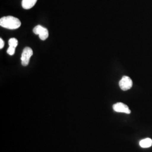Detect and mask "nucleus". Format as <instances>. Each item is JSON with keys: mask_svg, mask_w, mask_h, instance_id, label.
Segmentation results:
<instances>
[{"mask_svg": "<svg viewBox=\"0 0 152 152\" xmlns=\"http://www.w3.org/2000/svg\"><path fill=\"white\" fill-rule=\"evenodd\" d=\"M0 26L9 29H16L20 27L21 22L14 16H4L0 19Z\"/></svg>", "mask_w": 152, "mask_h": 152, "instance_id": "obj_1", "label": "nucleus"}, {"mask_svg": "<svg viewBox=\"0 0 152 152\" xmlns=\"http://www.w3.org/2000/svg\"><path fill=\"white\" fill-rule=\"evenodd\" d=\"M32 55V49L29 47L25 48L23 51L22 56H21L22 65L23 66H27L28 65L29 63V60Z\"/></svg>", "mask_w": 152, "mask_h": 152, "instance_id": "obj_2", "label": "nucleus"}, {"mask_svg": "<svg viewBox=\"0 0 152 152\" xmlns=\"http://www.w3.org/2000/svg\"><path fill=\"white\" fill-rule=\"evenodd\" d=\"M33 31L36 34L39 35V38L41 40H45L49 37V31L48 29L42 27L40 25H38L34 28Z\"/></svg>", "mask_w": 152, "mask_h": 152, "instance_id": "obj_3", "label": "nucleus"}, {"mask_svg": "<svg viewBox=\"0 0 152 152\" xmlns=\"http://www.w3.org/2000/svg\"><path fill=\"white\" fill-rule=\"evenodd\" d=\"M120 87L122 90L127 91L132 86V81L128 76H124L119 82Z\"/></svg>", "mask_w": 152, "mask_h": 152, "instance_id": "obj_4", "label": "nucleus"}, {"mask_svg": "<svg viewBox=\"0 0 152 152\" xmlns=\"http://www.w3.org/2000/svg\"><path fill=\"white\" fill-rule=\"evenodd\" d=\"M113 108L115 112L119 113H124L126 114H130V109L129 107L122 103H117L113 106Z\"/></svg>", "mask_w": 152, "mask_h": 152, "instance_id": "obj_5", "label": "nucleus"}, {"mask_svg": "<svg viewBox=\"0 0 152 152\" xmlns=\"http://www.w3.org/2000/svg\"><path fill=\"white\" fill-rule=\"evenodd\" d=\"M37 0H23L22 2V7L24 9H30L35 5Z\"/></svg>", "mask_w": 152, "mask_h": 152, "instance_id": "obj_6", "label": "nucleus"}, {"mask_svg": "<svg viewBox=\"0 0 152 152\" xmlns=\"http://www.w3.org/2000/svg\"><path fill=\"white\" fill-rule=\"evenodd\" d=\"M139 145L141 148H149L152 145V140L150 138H145L140 141Z\"/></svg>", "mask_w": 152, "mask_h": 152, "instance_id": "obj_7", "label": "nucleus"}, {"mask_svg": "<svg viewBox=\"0 0 152 152\" xmlns=\"http://www.w3.org/2000/svg\"><path fill=\"white\" fill-rule=\"evenodd\" d=\"M18 40L16 39V38H10L9 41V46L14 47V48H16V46H18Z\"/></svg>", "mask_w": 152, "mask_h": 152, "instance_id": "obj_8", "label": "nucleus"}, {"mask_svg": "<svg viewBox=\"0 0 152 152\" xmlns=\"http://www.w3.org/2000/svg\"><path fill=\"white\" fill-rule=\"evenodd\" d=\"M15 48L9 46V48L7 50V53L10 55H13L15 54Z\"/></svg>", "mask_w": 152, "mask_h": 152, "instance_id": "obj_9", "label": "nucleus"}, {"mask_svg": "<svg viewBox=\"0 0 152 152\" xmlns=\"http://www.w3.org/2000/svg\"><path fill=\"white\" fill-rule=\"evenodd\" d=\"M4 45H5L4 41L2 40V38H0V49H2L4 46Z\"/></svg>", "mask_w": 152, "mask_h": 152, "instance_id": "obj_10", "label": "nucleus"}]
</instances>
